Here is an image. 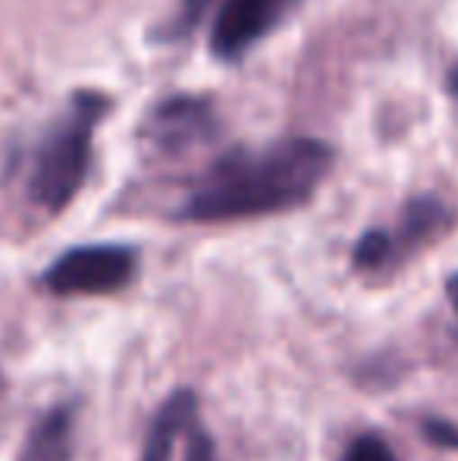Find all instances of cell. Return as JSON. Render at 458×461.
<instances>
[{
  "label": "cell",
  "mask_w": 458,
  "mask_h": 461,
  "mask_svg": "<svg viewBox=\"0 0 458 461\" xmlns=\"http://www.w3.org/2000/svg\"><path fill=\"white\" fill-rule=\"evenodd\" d=\"M330 167L333 151L318 139H283L255 151H232L192 185L176 217L227 223L292 211L318 192Z\"/></svg>",
  "instance_id": "1"
},
{
  "label": "cell",
  "mask_w": 458,
  "mask_h": 461,
  "mask_svg": "<svg viewBox=\"0 0 458 461\" xmlns=\"http://www.w3.org/2000/svg\"><path fill=\"white\" fill-rule=\"evenodd\" d=\"M104 113V97L79 95L69 113L44 135L31 164L29 194L48 211H63L85 183L92 164V132Z\"/></svg>",
  "instance_id": "2"
},
{
  "label": "cell",
  "mask_w": 458,
  "mask_h": 461,
  "mask_svg": "<svg viewBox=\"0 0 458 461\" xmlns=\"http://www.w3.org/2000/svg\"><path fill=\"white\" fill-rule=\"evenodd\" d=\"M139 251L129 245H79L44 270L41 283L54 295H111L132 283Z\"/></svg>",
  "instance_id": "3"
},
{
  "label": "cell",
  "mask_w": 458,
  "mask_h": 461,
  "mask_svg": "<svg viewBox=\"0 0 458 461\" xmlns=\"http://www.w3.org/2000/svg\"><path fill=\"white\" fill-rule=\"evenodd\" d=\"M453 213L440 198H415L405 204L396 230H367L355 242L352 264L355 270H386L396 267L409 255H415L421 245L434 242L443 230H449Z\"/></svg>",
  "instance_id": "4"
},
{
  "label": "cell",
  "mask_w": 458,
  "mask_h": 461,
  "mask_svg": "<svg viewBox=\"0 0 458 461\" xmlns=\"http://www.w3.org/2000/svg\"><path fill=\"white\" fill-rule=\"evenodd\" d=\"M295 6L299 0H223L214 19L211 48L223 60H236L255 41L267 38Z\"/></svg>",
  "instance_id": "5"
},
{
  "label": "cell",
  "mask_w": 458,
  "mask_h": 461,
  "mask_svg": "<svg viewBox=\"0 0 458 461\" xmlns=\"http://www.w3.org/2000/svg\"><path fill=\"white\" fill-rule=\"evenodd\" d=\"M211 126L208 107L192 97H173L164 101L148 120L145 132L157 148H189L192 141L204 139Z\"/></svg>",
  "instance_id": "6"
},
{
  "label": "cell",
  "mask_w": 458,
  "mask_h": 461,
  "mask_svg": "<svg viewBox=\"0 0 458 461\" xmlns=\"http://www.w3.org/2000/svg\"><path fill=\"white\" fill-rule=\"evenodd\" d=\"M198 418V395L192 389H176L170 399L157 408L151 427H148L145 449L139 461H173L176 439L189 430V424Z\"/></svg>",
  "instance_id": "7"
},
{
  "label": "cell",
  "mask_w": 458,
  "mask_h": 461,
  "mask_svg": "<svg viewBox=\"0 0 458 461\" xmlns=\"http://www.w3.org/2000/svg\"><path fill=\"white\" fill-rule=\"evenodd\" d=\"M73 430H76V402L50 408L29 430L19 461H73Z\"/></svg>",
  "instance_id": "8"
},
{
  "label": "cell",
  "mask_w": 458,
  "mask_h": 461,
  "mask_svg": "<svg viewBox=\"0 0 458 461\" xmlns=\"http://www.w3.org/2000/svg\"><path fill=\"white\" fill-rule=\"evenodd\" d=\"M339 461H399V456L380 433H361L346 446Z\"/></svg>",
  "instance_id": "9"
},
{
  "label": "cell",
  "mask_w": 458,
  "mask_h": 461,
  "mask_svg": "<svg viewBox=\"0 0 458 461\" xmlns=\"http://www.w3.org/2000/svg\"><path fill=\"white\" fill-rule=\"evenodd\" d=\"M185 461H220L217 458V446L214 437L202 427V420H192L189 430H185Z\"/></svg>",
  "instance_id": "10"
},
{
  "label": "cell",
  "mask_w": 458,
  "mask_h": 461,
  "mask_svg": "<svg viewBox=\"0 0 458 461\" xmlns=\"http://www.w3.org/2000/svg\"><path fill=\"white\" fill-rule=\"evenodd\" d=\"M421 437L436 449H455L458 452V424L449 418H424L421 420Z\"/></svg>",
  "instance_id": "11"
},
{
  "label": "cell",
  "mask_w": 458,
  "mask_h": 461,
  "mask_svg": "<svg viewBox=\"0 0 458 461\" xmlns=\"http://www.w3.org/2000/svg\"><path fill=\"white\" fill-rule=\"evenodd\" d=\"M208 4L211 0H183V10H179V16L173 19V32H189V25L208 10Z\"/></svg>",
  "instance_id": "12"
},
{
  "label": "cell",
  "mask_w": 458,
  "mask_h": 461,
  "mask_svg": "<svg viewBox=\"0 0 458 461\" xmlns=\"http://www.w3.org/2000/svg\"><path fill=\"white\" fill-rule=\"evenodd\" d=\"M446 298H449V304H453V311L458 317V274H453L446 279Z\"/></svg>",
  "instance_id": "13"
},
{
  "label": "cell",
  "mask_w": 458,
  "mask_h": 461,
  "mask_svg": "<svg viewBox=\"0 0 458 461\" xmlns=\"http://www.w3.org/2000/svg\"><path fill=\"white\" fill-rule=\"evenodd\" d=\"M449 92L458 97V67L453 69V73H449Z\"/></svg>",
  "instance_id": "14"
}]
</instances>
